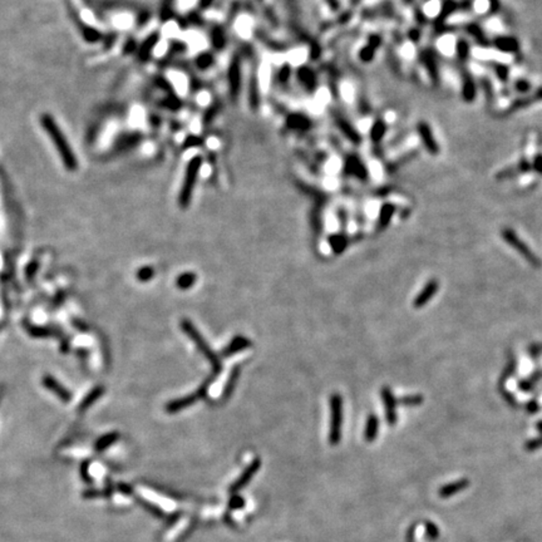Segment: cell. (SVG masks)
<instances>
[{
	"label": "cell",
	"instance_id": "34",
	"mask_svg": "<svg viewBox=\"0 0 542 542\" xmlns=\"http://www.w3.org/2000/svg\"><path fill=\"white\" fill-rule=\"evenodd\" d=\"M426 529H427V535L432 540H435L439 536V531H438L437 526L434 524H427L426 525Z\"/></svg>",
	"mask_w": 542,
	"mask_h": 542
},
{
	"label": "cell",
	"instance_id": "30",
	"mask_svg": "<svg viewBox=\"0 0 542 542\" xmlns=\"http://www.w3.org/2000/svg\"><path fill=\"white\" fill-rule=\"evenodd\" d=\"M453 11H454V4L452 3V1H446L444 5H443L442 11H440L439 15L437 16V23L444 22V19H446L448 15H451Z\"/></svg>",
	"mask_w": 542,
	"mask_h": 542
},
{
	"label": "cell",
	"instance_id": "23",
	"mask_svg": "<svg viewBox=\"0 0 542 542\" xmlns=\"http://www.w3.org/2000/svg\"><path fill=\"white\" fill-rule=\"evenodd\" d=\"M102 394H103V388H102V386H98V388L93 389L91 393H89L88 395H87L86 398H84L83 402H82V404L79 405V409H81V411H86L88 407H91V405L93 404L94 400L98 399V398H100Z\"/></svg>",
	"mask_w": 542,
	"mask_h": 542
},
{
	"label": "cell",
	"instance_id": "1",
	"mask_svg": "<svg viewBox=\"0 0 542 542\" xmlns=\"http://www.w3.org/2000/svg\"><path fill=\"white\" fill-rule=\"evenodd\" d=\"M41 123L43 126L44 131L47 132V134L53 141V145L55 146L56 151L59 153V156L62 159L65 168L69 169V171H74L78 167V161H77V157H75L72 147L68 143L64 133H63L62 129L56 124L55 119L51 114H47L46 113V114H43L41 117Z\"/></svg>",
	"mask_w": 542,
	"mask_h": 542
},
{
	"label": "cell",
	"instance_id": "10",
	"mask_svg": "<svg viewBox=\"0 0 542 542\" xmlns=\"http://www.w3.org/2000/svg\"><path fill=\"white\" fill-rule=\"evenodd\" d=\"M438 287H439V285H438L437 280H431V281L424 286V289L422 290L421 293H419V295L417 296L416 300H414V308L417 309L423 308V306L426 305V304H427L428 301H430L431 299L435 295V294H437Z\"/></svg>",
	"mask_w": 542,
	"mask_h": 542
},
{
	"label": "cell",
	"instance_id": "18",
	"mask_svg": "<svg viewBox=\"0 0 542 542\" xmlns=\"http://www.w3.org/2000/svg\"><path fill=\"white\" fill-rule=\"evenodd\" d=\"M378 428H379V419L376 414H371L367 419V424H365V439L368 442H373L376 439L377 434H378Z\"/></svg>",
	"mask_w": 542,
	"mask_h": 542
},
{
	"label": "cell",
	"instance_id": "13",
	"mask_svg": "<svg viewBox=\"0 0 542 542\" xmlns=\"http://www.w3.org/2000/svg\"><path fill=\"white\" fill-rule=\"evenodd\" d=\"M250 345H251V341H250L247 338H245V336H241V335L235 336V338L228 343V345L226 346L225 349L222 350L221 355H222L223 358L232 357V355H235L236 353L249 348Z\"/></svg>",
	"mask_w": 542,
	"mask_h": 542
},
{
	"label": "cell",
	"instance_id": "16",
	"mask_svg": "<svg viewBox=\"0 0 542 542\" xmlns=\"http://www.w3.org/2000/svg\"><path fill=\"white\" fill-rule=\"evenodd\" d=\"M43 384H44V386H46V388H48L49 390H52V392H53L54 394L56 395V397H59L60 399L64 400V402H68V400L72 398V395L69 394V392L65 389L64 386L62 385V384L58 383V381H56L55 379L53 378V377H51V376L44 377Z\"/></svg>",
	"mask_w": 542,
	"mask_h": 542
},
{
	"label": "cell",
	"instance_id": "26",
	"mask_svg": "<svg viewBox=\"0 0 542 542\" xmlns=\"http://www.w3.org/2000/svg\"><path fill=\"white\" fill-rule=\"evenodd\" d=\"M386 131V127L384 124L383 121H377L374 123V126L372 127V138H373L374 142H379V141L383 138L384 133Z\"/></svg>",
	"mask_w": 542,
	"mask_h": 542
},
{
	"label": "cell",
	"instance_id": "15",
	"mask_svg": "<svg viewBox=\"0 0 542 542\" xmlns=\"http://www.w3.org/2000/svg\"><path fill=\"white\" fill-rule=\"evenodd\" d=\"M494 47L503 53H516L520 51V43L513 37H497L493 41Z\"/></svg>",
	"mask_w": 542,
	"mask_h": 542
},
{
	"label": "cell",
	"instance_id": "28",
	"mask_svg": "<svg viewBox=\"0 0 542 542\" xmlns=\"http://www.w3.org/2000/svg\"><path fill=\"white\" fill-rule=\"evenodd\" d=\"M153 276H155V269L151 268V266H145V268L140 269L137 271V279L140 281L146 282L152 279Z\"/></svg>",
	"mask_w": 542,
	"mask_h": 542
},
{
	"label": "cell",
	"instance_id": "14",
	"mask_svg": "<svg viewBox=\"0 0 542 542\" xmlns=\"http://www.w3.org/2000/svg\"><path fill=\"white\" fill-rule=\"evenodd\" d=\"M476 94H477V89H476V84L472 75L470 73L464 72L463 75H462V98L464 100V102L471 103L475 101Z\"/></svg>",
	"mask_w": 542,
	"mask_h": 542
},
{
	"label": "cell",
	"instance_id": "32",
	"mask_svg": "<svg viewBox=\"0 0 542 542\" xmlns=\"http://www.w3.org/2000/svg\"><path fill=\"white\" fill-rule=\"evenodd\" d=\"M531 166L534 171L542 176V153H536L531 161Z\"/></svg>",
	"mask_w": 542,
	"mask_h": 542
},
{
	"label": "cell",
	"instance_id": "7",
	"mask_svg": "<svg viewBox=\"0 0 542 542\" xmlns=\"http://www.w3.org/2000/svg\"><path fill=\"white\" fill-rule=\"evenodd\" d=\"M417 131H418L422 143H423L424 148L427 150V152L430 155H432V156H437L438 153H439V146H438L437 141H435L434 134H433L430 124L424 121L419 122L418 126H417Z\"/></svg>",
	"mask_w": 542,
	"mask_h": 542
},
{
	"label": "cell",
	"instance_id": "27",
	"mask_svg": "<svg viewBox=\"0 0 542 542\" xmlns=\"http://www.w3.org/2000/svg\"><path fill=\"white\" fill-rule=\"evenodd\" d=\"M117 438H118V434H117V433H109V434L103 435V437L97 442V446H96L97 449H98V451H102V449L107 448L108 446H110L112 443L115 442Z\"/></svg>",
	"mask_w": 542,
	"mask_h": 542
},
{
	"label": "cell",
	"instance_id": "35",
	"mask_svg": "<svg viewBox=\"0 0 542 542\" xmlns=\"http://www.w3.org/2000/svg\"><path fill=\"white\" fill-rule=\"evenodd\" d=\"M540 447H542V437L537 438V439H534V440H529V442L526 443L527 449H537L540 448Z\"/></svg>",
	"mask_w": 542,
	"mask_h": 542
},
{
	"label": "cell",
	"instance_id": "24",
	"mask_svg": "<svg viewBox=\"0 0 542 542\" xmlns=\"http://www.w3.org/2000/svg\"><path fill=\"white\" fill-rule=\"evenodd\" d=\"M457 55L462 62H464L470 55V43L466 39H458L457 42Z\"/></svg>",
	"mask_w": 542,
	"mask_h": 542
},
{
	"label": "cell",
	"instance_id": "29",
	"mask_svg": "<svg viewBox=\"0 0 542 542\" xmlns=\"http://www.w3.org/2000/svg\"><path fill=\"white\" fill-rule=\"evenodd\" d=\"M397 402L403 405L414 407V405L422 404V402H423V397H421V395H407V397L402 398V399L397 400Z\"/></svg>",
	"mask_w": 542,
	"mask_h": 542
},
{
	"label": "cell",
	"instance_id": "31",
	"mask_svg": "<svg viewBox=\"0 0 542 542\" xmlns=\"http://www.w3.org/2000/svg\"><path fill=\"white\" fill-rule=\"evenodd\" d=\"M493 68H494V73H496V75L498 77L499 79H501L502 82L507 81L508 74H510L507 65H505V64H493Z\"/></svg>",
	"mask_w": 542,
	"mask_h": 542
},
{
	"label": "cell",
	"instance_id": "2",
	"mask_svg": "<svg viewBox=\"0 0 542 542\" xmlns=\"http://www.w3.org/2000/svg\"><path fill=\"white\" fill-rule=\"evenodd\" d=\"M180 326L181 329H182L183 333H185L186 335H187L188 338L195 343V345H196V348L199 349V352L201 353V354L206 358L207 362L211 364L212 371H214V376L216 377L218 373H221V371H222V363H221L220 358H218V355L216 354L211 348H210L207 341L205 340V338L201 335V333L197 330V327L192 324V322H190L188 319H182L180 323Z\"/></svg>",
	"mask_w": 542,
	"mask_h": 542
},
{
	"label": "cell",
	"instance_id": "22",
	"mask_svg": "<svg viewBox=\"0 0 542 542\" xmlns=\"http://www.w3.org/2000/svg\"><path fill=\"white\" fill-rule=\"evenodd\" d=\"M466 32H467L468 34L471 35V37L475 38L476 42H478L480 44L486 46V44L488 43V42H487L486 35H485V33L482 32V29H481V28L478 27L477 24H468L467 27H466Z\"/></svg>",
	"mask_w": 542,
	"mask_h": 542
},
{
	"label": "cell",
	"instance_id": "20",
	"mask_svg": "<svg viewBox=\"0 0 542 542\" xmlns=\"http://www.w3.org/2000/svg\"><path fill=\"white\" fill-rule=\"evenodd\" d=\"M239 376H240V368L235 367L234 369L231 371L227 381H226L225 388H223V394H222L223 399H227V398L232 394V392H234L235 389V385H236L237 379H239Z\"/></svg>",
	"mask_w": 542,
	"mask_h": 542
},
{
	"label": "cell",
	"instance_id": "4",
	"mask_svg": "<svg viewBox=\"0 0 542 542\" xmlns=\"http://www.w3.org/2000/svg\"><path fill=\"white\" fill-rule=\"evenodd\" d=\"M214 378H215V376L207 378L206 380H205L204 383L199 386V389H197L195 393H192V394H188L183 398H178V399H175V400H172V402H169L168 404L166 405L167 413H172V414L177 413V412L182 411V409L188 408L190 405L195 404L200 398H204L205 395H206L207 389H209V385L212 383Z\"/></svg>",
	"mask_w": 542,
	"mask_h": 542
},
{
	"label": "cell",
	"instance_id": "12",
	"mask_svg": "<svg viewBox=\"0 0 542 542\" xmlns=\"http://www.w3.org/2000/svg\"><path fill=\"white\" fill-rule=\"evenodd\" d=\"M421 62L423 63V65L426 67V69H427L428 74H430V77L432 78V81L437 83L439 75H438L437 59H435L433 52H431L430 49H426V51L422 52Z\"/></svg>",
	"mask_w": 542,
	"mask_h": 542
},
{
	"label": "cell",
	"instance_id": "9",
	"mask_svg": "<svg viewBox=\"0 0 542 542\" xmlns=\"http://www.w3.org/2000/svg\"><path fill=\"white\" fill-rule=\"evenodd\" d=\"M260 466H261V462L259 461V459H255V461L251 462V463H250L249 466L246 467V470L242 472V475L240 476L239 478H237L236 482H235L234 485L230 487V491L231 492H237L239 489L244 488V487L246 486L247 483H249V481L254 477V475L258 472V470L260 468Z\"/></svg>",
	"mask_w": 542,
	"mask_h": 542
},
{
	"label": "cell",
	"instance_id": "21",
	"mask_svg": "<svg viewBox=\"0 0 542 542\" xmlns=\"http://www.w3.org/2000/svg\"><path fill=\"white\" fill-rule=\"evenodd\" d=\"M196 280L197 276L195 272H183L176 279V286L181 290H187L195 285Z\"/></svg>",
	"mask_w": 542,
	"mask_h": 542
},
{
	"label": "cell",
	"instance_id": "8",
	"mask_svg": "<svg viewBox=\"0 0 542 542\" xmlns=\"http://www.w3.org/2000/svg\"><path fill=\"white\" fill-rule=\"evenodd\" d=\"M381 398H383L384 408H385L386 422L389 426H394L397 423V412H395V407L398 403L397 399L388 386H384L381 389Z\"/></svg>",
	"mask_w": 542,
	"mask_h": 542
},
{
	"label": "cell",
	"instance_id": "25",
	"mask_svg": "<svg viewBox=\"0 0 542 542\" xmlns=\"http://www.w3.org/2000/svg\"><path fill=\"white\" fill-rule=\"evenodd\" d=\"M330 245L335 254L343 253L346 246V237L344 235H334L330 237Z\"/></svg>",
	"mask_w": 542,
	"mask_h": 542
},
{
	"label": "cell",
	"instance_id": "17",
	"mask_svg": "<svg viewBox=\"0 0 542 542\" xmlns=\"http://www.w3.org/2000/svg\"><path fill=\"white\" fill-rule=\"evenodd\" d=\"M470 486V482L468 480H459L457 482L448 483L446 486H443L439 488V496L443 498H447V497L454 496L456 493H458L459 491H463L464 488H467Z\"/></svg>",
	"mask_w": 542,
	"mask_h": 542
},
{
	"label": "cell",
	"instance_id": "19",
	"mask_svg": "<svg viewBox=\"0 0 542 542\" xmlns=\"http://www.w3.org/2000/svg\"><path fill=\"white\" fill-rule=\"evenodd\" d=\"M395 207L392 204H385L381 206L380 209V215H379V221H378V230H383L386 226L389 225L390 218L394 215Z\"/></svg>",
	"mask_w": 542,
	"mask_h": 542
},
{
	"label": "cell",
	"instance_id": "6",
	"mask_svg": "<svg viewBox=\"0 0 542 542\" xmlns=\"http://www.w3.org/2000/svg\"><path fill=\"white\" fill-rule=\"evenodd\" d=\"M501 235H502V237L505 239V241L507 242L510 246H512L513 249L516 250V251H518V253H520L521 255L524 256V258L526 259V260L529 261L531 265H534V266L541 265L539 258H537V256L535 255L534 253H532L531 250L529 249V246H527V245L525 244L524 241H521L520 237L516 235L515 231L511 230V228H503V230H502V232H501Z\"/></svg>",
	"mask_w": 542,
	"mask_h": 542
},
{
	"label": "cell",
	"instance_id": "3",
	"mask_svg": "<svg viewBox=\"0 0 542 542\" xmlns=\"http://www.w3.org/2000/svg\"><path fill=\"white\" fill-rule=\"evenodd\" d=\"M330 428H329V443L336 446L341 439L343 428V398L338 393L330 395Z\"/></svg>",
	"mask_w": 542,
	"mask_h": 542
},
{
	"label": "cell",
	"instance_id": "33",
	"mask_svg": "<svg viewBox=\"0 0 542 542\" xmlns=\"http://www.w3.org/2000/svg\"><path fill=\"white\" fill-rule=\"evenodd\" d=\"M515 88L517 89V92L527 93V92L530 91V88H531V84H530L527 81H525V79H518L515 84Z\"/></svg>",
	"mask_w": 542,
	"mask_h": 542
},
{
	"label": "cell",
	"instance_id": "5",
	"mask_svg": "<svg viewBox=\"0 0 542 542\" xmlns=\"http://www.w3.org/2000/svg\"><path fill=\"white\" fill-rule=\"evenodd\" d=\"M200 169V159H193L190 162L187 169H186L185 182H183L182 188H181L180 196H178V204L181 207H187L190 205L191 197H192L193 188L196 185L197 173Z\"/></svg>",
	"mask_w": 542,
	"mask_h": 542
},
{
	"label": "cell",
	"instance_id": "11",
	"mask_svg": "<svg viewBox=\"0 0 542 542\" xmlns=\"http://www.w3.org/2000/svg\"><path fill=\"white\" fill-rule=\"evenodd\" d=\"M537 102H542V87L537 88L532 94H527V96L521 97V98L516 100L515 102L511 105V107L508 108V110L512 112V110L521 109V108H526L529 107V106L535 105V103Z\"/></svg>",
	"mask_w": 542,
	"mask_h": 542
}]
</instances>
